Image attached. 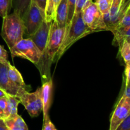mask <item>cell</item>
I'll use <instances>...</instances> for the list:
<instances>
[{
	"instance_id": "25",
	"label": "cell",
	"mask_w": 130,
	"mask_h": 130,
	"mask_svg": "<svg viewBox=\"0 0 130 130\" xmlns=\"http://www.w3.org/2000/svg\"><path fill=\"white\" fill-rule=\"evenodd\" d=\"M116 130H130V114L118 126Z\"/></svg>"
},
{
	"instance_id": "32",
	"label": "cell",
	"mask_w": 130,
	"mask_h": 130,
	"mask_svg": "<svg viewBox=\"0 0 130 130\" xmlns=\"http://www.w3.org/2000/svg\"><path fill=\"white\" fill-rule=\"evenodd\" d=\"M7 96V93L5 91H3L2 89L0 88V98L4 97V96Z\"/></svg>"
},
{
	"instance_id": "5",
	"label": "cell",
	"mask_w": 130,
	"mask_h": 130,
	"mask_svg": "<svg viewBox=\"0 0 130 130\" xmlns=\"http://www.w3.org/2000/svg\"><path fill=\"white\" fill-rule=\"evenodd\" d=\"M11 57H20L28 60L37 66L40 62L43 54L34 42L29 38L22 39L10 50Z\"/></svg>"
},
{
	"instance_id": "29",
	"label": "cell",
	"mask_w": 130,
	"mask_h": 130,
	"mask_svg": "<svg viewBox=\"0 0 130 130\" xmlns=\"http://www.w3.org/2000/svg\"><path fill=\"white\" fill-rule=\"evenodd\" d=\"M125 76L126 81L130 77V61L129 62H126V68H125Z\"/></svg>"
},
{
	"instance_id": "26",
	"label": "cell",
	"mask_w": 130,
	"mask_h": 130,
	"mask_svg": "<svg viewBox=\"0 0 130 130\" xmlns=\"http://www.w3.org/2000/svg\"><path fill=\"white\" fill-rule=\"evenodd\" d=\"M88 0H76L74 15H76V14L82 12L83 8L84 6H85V3Z\"/></svg>"
},
{
	"instance_id": "21",
	"label": "cell",
	"mask_w": 130,
	"mask_h": 130,
	"mask_svg": "<svg viewBox=\"0 0 130 130\" xmlns=\"http://www.w3.org/2000/svg\"><path fill=\"white\" fill-rule=\"evenodd\" d=\"M120 52L121 57L124 62H128L130 61V43L127 40L124 39L120 45Z\"/></svg>"
},
{
	"instance_id": "37",
	"label": "cell",
	"mask_w": 130,
	"mask_h": 130,
	"mask_svg": "<svg viewBox=\"0 0 130 130\" xmlns=\"http://www.w3.org/2000/svg\"><path fill=\"white\" fill-rule=\"evenodd\" d=\"M126 40H127V41H128L129 42V43H130V39H126Z\"/></svg>"
},
{
	"instance_id": "4",
	"label": "cell",
	"mask_w": 130,
	"mask_h": 130,
	"mask_svg": "<svg viewBox=\"0 0 130 130\" xmlns=\"http://www.w3.org/2000/svg\"><path fill=\"white\" fill-rule=\"evenodd\" d=\"M82 16L85 24L93 32L109 30L104 20V16L96 3L88 0L82 10Z\"/></svg>"
},
{
	"instance_id": "3",
	"label": "cell",
	"mask_w": 130,
	"mask_h": 130,
	"mask_svg": "<svg viewBox=\"0 0 130 130\" xmlns=\"http://www.w3.org/2000/svg\"><path fill=\"white\" fill-rule=\"evenodd\" d=\"M3 19L1 36L10 50L23 39L24 25L22 19L17 10H14L13 13L8 14Z\"/></svg>"
},
{
	"instance_id": "16",
	"label": "cell",
	"mask_w": 130,
	"mask_h": 130,
	"mask_svg": "<svg viewBox=\"0 0 130 130\" xmlns=\"http://www.w3.org/2000/svg\"><path fill=\"white\" fill-rule=\"evenodd\" d=\"M19 103L20 100L19 99L10 95H7V105L4 112L5 116V119L17 114V107Z\"/></svg>"
},
{
	"instance_id": "1",
	"label": "cell",
	"mask_w": 130,
	"mask_h": 130,
	"mask_svg": "<svg viewBox=\"0 0 130 130\" xmlns=\"http://www.w3.org/2000/svg\"><path fill=\"white\" fill-rule=\"evenodd\" d=\"M93 32L85 24L82 16V12L74 15L69 25L66 27V32L62 44L55 56L54 61L58 60L62 55L78 39Z\"/></svg>"
},
{
	"instance_id": "23",
	"label": "cell",
	"mask_w": 130,
	"mask_h": 130,
	"mask_svg": "<svg viewBox=\"0 0 130 130\" xmlns=\"http://www.w3.org/2000/svg\"><path fill=\"white\" fill-rule=\"evenodd\" d=\"M0 63L8 66L10 63L8 60V53L3 46L0 45Z\"/></svg>"
},
{
	"instance_id": "19",
	"label": "cell",
	"mask_w": 130,
	"mask_h": 130,
	"mask_svg": "<svg viewBox=\"0 0 130 130\" xmlns=\"http://www.w3.org/2000/svg\"><path fill=\"white\" fill-rule=\"evenodd\" d=\"M13 6V0H0V17H5L8 15Z\"/></svg>"
},
{
	"instance_id": "11",
	"label": "cell",
	"mask_w": 130,
	"mask_h": 130,
	"mask_svg": "<svg viewBox=\"0 0 130 130\" xmlns=\"http://www.w3.org/2000/svg\"><path fill=\"white\" fill-rule=\"evenodd\" d=\"M52 90H53V83L51 79L47 82L44 83L41 88L42 102H43V119L49 116L48 112L52 102Z\"/></svg>"
},
{
	"instance_id": "12",
	"label": "cell",
	"mask_w": 130,
	"mask_h": 130,
	"mask_svg": "<svg viewBox=\"0 0 130 130\" xmlns=\"http://www.w3.org/2000/svg\"><path fill=\"white\" fill-rule=\"evenodd\" d=\"M67 19V0H61L57 7L54 21L59 27H66Z\"/></svg>"
},
{
	"instance_id": "15",
	"label": "cell",
	"mask_w": 130,
	"mask_h": 130,
	"mask_svg": "<svg viewBox=\"0 0 130 130\" xmlns=\"http://www.w3.org/2000/svg\"><path fill=\"white\" fill-rule=\"evenodd\" d=\"M60 1L61 0H47L45 10H44V13H45L44 20L46 22H51L54 20L56 10Z\"/></svg>"
},
{
	"instance_id": "30",
	"label": "cell",
	"mask_w": 130,
	"mask_h": 130,
	"mask_svg": "<svg viewBox=\"0 0 130 130\" xmlns=\"http://www.w3.org/2000/svg\"><path fill=\"white\" fill-rule=\"evenodd\" d=\"M123 95H124V96H127L128 98H130V83L128 84H126L125 89H124Z\"/></svg>"
},
{
	"instance_id": "31",
	"label": "cell",
	"mask_w": 130,
	"mask_h": 130,
	"mask_svg": "<svg viewBox=\"0 0 130 130\" xmlns=\"http://www.w3.org/2000/svg\"><path fill=\"white\" fill-rule=\"evenodd\" d=\"M0 130H9L3 119H0Z\"/></svg>"
},
{
	"instance_id": "33",
	"label": "cell",
	"mask_w": 130,
	"mask_h": 130,
	"mask_svg": "<svg viewBox=\"0 0 130 130\" xmlns=\"http://www.w3.org/2000/svg\"><path fill=\"white\" fill-rule=\"evenodd\" d=\"M5 112H4L3 110L0 108V119H5Z\"/></svg>"
},
{
	"instance_id": "20",
	"label": "cell",
	"mask_w": 130,
	"mask_h": 130,
	"mask_svg": "<svg viewBox=\"0 0 130 130\" xmlns=\"http://www.w3.org/2000/svg\"><path fill=\"white\" fill-rule=\"evenodd\" d=\"M112 2L113 0H95V3L104 16L109 13Z\"/></svg>"
},
{
	"instance_id": "27",
	"label": "cell",
	"mask_w": 130,
	"mask_h": 130,
	"mask_svg": "<svg viewBox=\"0 0 130 130\" xmlns=\"http://www.w3.org/2000/svg\"><path fill=\"white\" fill-rule=\"evenodd\" d=\"M32 1H34V2L35 3L41 10H43V11L45 10L47 0H32Z\"/></svg>"
},
{
	"instance_id": "35",
	"label": "cell",
	"mask_w": 130,
	"mask_h": 130,
	"mask_svg": "<svg viewBox=\"0 0 130 130\" xmlns=\"http://www.w3.org/2000/svg\"><path fill=\"white\" fill-rule=\"evenodd\" d=\"M130 11V3L129 5V6H128V11ZM128 11H127V12H128Z\"/></svg>"
},
{
	"instance_id": "13",
	"label": "cell",
	"mask_w": 130,
	"mask_h": 130,
	"mask_svg": "<svg viewBox=\"0 0 130 130\" xmlns=\"http://www.w3.org/2000/svg\"><path fill=\"white\" fill-rule=\"evenodd\" d=\"M4 120L9 130H29L25 122L18 114Z\"/></svg>"
},
{
	"instance_id": "9",
	"label": "cell",
	"mask_w": 130,
	"mask_h": 130,
	"mask_svg": "<svg viewBox=\"0 0 130 130\" xmlns=\"http://www.w3.org/2000/svg\"><path fill=\"white\" fill-rule=\"evenodd\" d=\"M0 88L7 93V95L19 98L26 89L15 85L10 79L8 74V66L0 63Z\"/></svg>"
},
{
	"instance_id": "10",
	"label": "cell",
	"mask_w": 130,
	"mask_h": 130,
	"mask_svg": "<svg viewBox=\"0 0 130 130\" xmlns=\"http://www.w3.org/2000/svg\"><path fill=\"white\" fill-rule=\"evenodd\" d=\"M52 24V22H46L45 20H44L42 22L39 29L32 35L28 37V38L30 39L34 42V44L36 45V46L38 47V48L43 55L46 46Z\"/></svg>"
},
{
	"instance_id": "34",
	"label": "cell",
	"mask_w": 130,
	"mask_h": 130,
	"mask_svg": "<svg viewBox=\"0 0 130 130\" xmlns=\"http://www.w3.org/2000/svg\"><path fill=\"white\" fill-rule=\"evenodd\" d=\"M129 83H130V77L128 78V79H127L126 81V84H128Z\"/></svg>"
},
{
	"instance_id": "17",
	"label": "cell",
	"mask_w": 130,
	"mask_h": 130,
	"mask_svg": "<svg viewBox=\"0 0 130 130\" xmlns=\"http://www.w3.org/2000/svg\"><path fill=\"white\" fill-rule=\"evenodd\" d=\"M111 32L114 35V41L116 42L119 46L123 40L130 39V26L122 29H114L112 30Z\"/></svg>"
},
{
	"instance_id": "24",
	"label": "cell",
	"mask_w": 130,
	"mask_h": 130,
	"mask_svg": "<svg viewBox=\"0 0 130 130\" xmlns=\"http://www.w3.org/2000/svg\"><path fill=\"white\" fill-rule=\"evenodd\" d=\"M42 130H57L55 127L54 124L51 121L49 116L43 119V126Z\"/></svg>"
},
{
	"instance_id": "7",
	"label": "cell",
	"mask_w": 130,
	"mask_h": 130,
	"mask_svg": "<svg viewBox=\"0 0 130 130\" xmlns=\"http://www.w3.org/2000/svg\"><path fill=\"white\" fill-rule=\"evenodd\" d=\"M18 99L32 118L37 117L43 111L41 88L33 93H29L25 90Z\"/></svg>"
},
{
	"instance_id": "14",
	"label": "cell",
	"mask_w": 130,
	"mask_h": 130,
	"mask_svg": "<svg viewBox=\"0 0 130 130\" xmlns=\"http://www.w3.org/2000/svg\"><path fill=\"white\" fill-rule=\"evenodd\" d=\"M8 77L10 79L15 85L25 89L26 85L24 83L21 74L15 68V67L11 65L10 63H9L8 65Z\"/></svg>"
},
{
	"instance_id": "6",
	"label": "cell",
	"mask_w": 130,
	"mask_h": 130,
	"mask_svg": "<svg viewBox=\"0 0 130 130\" xmlns=\"http://www.w3.org/2000/svg\"><path fill=\"white\" fill-rule=\"evenodd\" d=\"M21 18L24 25V34L29 37L39 29L44 20L45 13L44 11L32 1Z\"/></svg>"
},
{
	"instance_id": "8",
	"label": "cell",
	"mask_w": 130,
	"mask_h": 130,
	"mask_svg": "<svg viewBox=\"0 0 130 130\" xmlns=\"http://www.w3.org/2000/svg\"><path fill=\"white\" fill-rule=\"evenodd\" d=\"M130 114V98L123 95L117 104L110 121L109 130H116Z\"/></svg>"
},
{
	"instance_id": "18",
	"label": "cell",
	"mask_w": 130,
	"mask_h": 130,
	"mask_svg": "<svg viewBox=\"0 0 130 130\" xmlns=\"http://www.w3.org/2000/svg\"><path fill=\"white\" fill-rule=\"evenodd\" d=\"M32 0H13V6L14 10L19 11L20 17L23 15L25 10L30 5Z\"/></svg>"
},
{
	"instance_id": "28",
	"label": "cell",
	"mask_w": 130,
	"mask_h": 130,
	"mask_svg": "<svg viewBox=\"0 0 130 130\" xmlns=\"http://www.w3.org/2000/svg\"><path fill=\"white\" fill-rule=\"evenodd\" d=\"M6 105H7V96L0 98V108L4 112L6 108Z\"/></svg>"
},
{
	"instance_id": "36",
	"label": "cell",
	"mask_w": 130,
	"mask_h": 130,
	"mask_svg": "<svg viewBox=\"0 0 130 130\" xmlns=\"http://www.w3.org/2000/svg\"><path fill=\"white\" fill-rule=\"evenodd\" d=\"M126 14H128V15H129V16H130V11H128V12H127V13H126Z\"/></svg>"
},
{
	"instance_id": "2",
	"label": "cell",
	"mask_w": 130,
	"mask_h": 130,
	"mask_svg": "<svg viewBox=\"0 0 130 130\" xmlns=\"http://www.w3.org/2000/svg\"><path fill=\"white\" fill-rule=\"evenodd\" d=\"M66 27H59L57 22L53 20L51 25L46 46L44 49L43 57L41 61L43 60V71L44 75L49 74L51 64L54 62L55 56L62 44L64 38ZM40 61V62H41ZM41 70V71H42Z\"/></svg>"
},
{
	"instance_id": "22",
	"label": "cell",
	"mask_w": 130,
	"mask_h": 130,
	"mask_svg": "<svg viewBox=\"0 0 130 130\" xmlns=\"http://www.w3.org/2000/svg\"><path fill=\"white\" fill-rule=\"evenodd\" d=\"M76 0H67V19L66 27L69 25L74 14Z\"/></svg>"
}]
</instances>
